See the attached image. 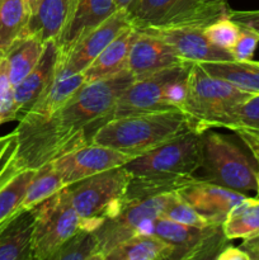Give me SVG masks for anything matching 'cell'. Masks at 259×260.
I'll list each match as a JSON object with an SVG mask.
<instances>
[{
  "instance_id": "f35d334b",
  "label": "cell",
  "mask_w": 259,
  "mask_h": 260,
  "mask_svg": "<svg viewBox=\"0 0 259 260\" xmlns=\"http://www.w3.org/2000/svg\"><path fill=\"white\" fill-rule=\"evenodd\" d=\"M216 260H250V256L240 246L235 248V246H231L228 244L218 253V255L216 256Z\"/></svg>"
},
{
  "instance_id": "d6986e66",
  "label": "cell",
  "mask_w": 259,
  "mask_h": 260,
  "mask_svg": "<svg viewBox=\"0 0 259 260\" xmlns=\"http://www.w3.org/2000/svg\"><path fill=\"white\" fill-rule=\"evenodd\" d=\"M60 57V56H58ZM85 84V78L83 73L70 74L60 62L58 58L57 70L53 76L52 83L50 84L45 93L36 101L19 119H28V121H42V119L50 118L56 113L73 94Z\"/></svg>"
},
{
  "instance_id": "f1b7e54d",
  "label": "cell",
  "mask_w": 259,
  "mask_h": 260,
  "mask_svg": "<svg viewBox=\"0 0 259 260\" xmlns=\"http://www.w3.org/2000/svg\"><path fill=\"white\" fill-rule=\"evenodd\" d=\"M36 169H22L0 189V225L20 210Z\"/></svg>"
},
{
  "instance_id": "d4e9b609",
  "label": "cell",
  "mask_w": 259,
  "mask_h": 260,
  "mask_svg": "<svg viewBox=\"0 0 259 260\" xmlns=\"http://www.w3.org/2000/svg\"><path fill=\"white\" fill-rule=\"evenodd\" d=\"M202 68L211 75L226 80L248 93H259V61H217L203 62Z\"/></svg>"
},
{
  "instance_id": "5bb4252c",
  "label": "cell",
  "mask_w": 259,
  "mask_h": 260,
  "mask_svg": "<svg viewBox=\"0 0 259 260\" xmlns=\"http://www.w3.org/2000/svg\"><path fill=\"white\" fill-rule=\"evenodd\" d=\"M175 193L213 226H222L229 212L248 197L244 193L203 179L189 183Z\"/></svg>"
},
{
  "instance_id": "3957f363",
  "label": "cell",
  "mask_w": 259,
  "mask_h": 260,
  "mask_svg": "<svg viewBox=\"0 0 259 260\" xmlns=\"http://www.w3.org/2000/svg\"><path fill=\"white\" fill-rule=\"evenodd\" d=\"M250 95L251 93L208 74L201 63L192 62L179 109L184 113L190 131L201 135L207 129L221 128L229 112Z\"/></svg>"
},
{
  "instance_id": "52a82bcc",
  "label": "cell",
  "mask_w": 259,
  "mask_h": 260,
  "mask_svg": "<svg viewBox=\"0 0 259 260\" xmlns=\"http://www.w3.org/2000/svg\"><path fill=\"white\" fill-rule=\"evenodd\" d=\"M131 178L192 179L201 168V135L188 131L123 165Z\"/></svg>"
},
{
  "instance_id": "484cf974",
  "label": "cell",
  "mask_w": 259,
  "mask_h": 260,
  "mask_svg": "<svg viewBox=\"0 0 259 260\" xmlns=\"http://www.w3.org/2000/svg\"><path fill=\"white\" fill-rule=\"evenodd\" d=\"M222 231L230 241L259 236V197H246L236 205L223 221Z\"/></svg>"
},
{
  "instance_id": "1f68e13d",
  "label": "cell",
  "mask_w": 259,
  "mask_h": 260,
  "mask_svg": "<svg viewBox=\"0 0 259 260\" xmlns=\"http://www.w3.org/2000/svg\"><path fill=\"white\" fill-rule=\"evenodd\" d=\"M203 33L212 45L223 48V50L231 51L240 35V27L226 13L215 22L206 25L203 28Z\"/></svg>"
},
{
  "instance_id": "9c48e42d",
  "label": "cell",
  "mask_w": 259,
  "mask_h": 260,
  "mask_svg": "<svg viewBox=\"0 0 259 260\" xmlns=\"http://www.w3.org/2000/svg\"><path fill=\"white\" fill-rule=\"evenodd\" d=\"M175 197V192L142 200H123L116 215L106 218L94 234L98 240L99 259L123 241L135 235L154 234V221L161 216L168 203Z\"/></svg>"
},
{
  "instance_id": "2e32d148",
  "label": "cell",
  "mask_w": 259,
  "mask_h": 260,
  "mask_svg": "<svg viewBox=\"0 0 259 260\" xmlns=\"http://www.w3.org/2000/svg\"><path fill=\"white\" fill-rule=\"evenodd\" d=\"M183 62L185 61H183L174 48L164 40L151 33L137 29L127 63V69L135 80L147 78L164 69L180 65Z\"/></svg>"
},
{
  "instance_id": "6da1fadb",
  "label": "cell",
  "mask_w": 259,
  "mask_h": 260,
  "mask_svg": "<svg viewBox=\"0 0 259 260\" xmlns=\"http://www.w3.org/2000/svg\"><path fill=\"white\" fill-rule=\"evenodd\" d=\"M135 81L128 69L109 78L85 83L50 118L19 119L17 162L38 169L52 160L91 144L94 134L111 118L117 101Z\"/></svg>"
},
{
  "instance_id": "b9f144b4",
  "label": "cell",
  "mask_w": 259,
  "mask_h": 260,
  "mask_svg": "<svg viewBox=\"0 0 259 260\" xmlns=\"http://www.w3.org/2000/svg\"><path fill=\"white\" fill-rule=\"evenodd\" d=\"M41 0H24L25 3V8H27V12L28 14H29V17H32L33 14L36 13V10H37L38 8V4H40Z\"/></svg>"
},
{
  "instance_id": "5b68a950",
  "label": "cell",
  "mask_w": 259,
  "mask_h": 260,
  "mask_svg": "<svg viewBox=\"0 0 259 260\" xmlns=\"http://www.w3.org/2000/svg\"><path fill=\"white\" fill-rule=\"evenodd\" d=\"M190 65L192 62H183L135 80L118 98L109 119L163 109H179L184 101Z\"/></svg>"
},
{
  "instance_id": "74e56055",
  "label": "cell",
  "mask_w": 259,
  "mask_h": 260,
  "mask_svg": "<svg viewBox=\"0 0 259 260\" xmlns=\"http://www.w3.org/2000/svg\"><path fill=\"white\" fill-rule=\"evenodd\" d=\"M228 15L241 28L253 30L259 36V10H231Z\"/></svg>"
},
{
  "instance_id": "ac0fdd59",
  "label": "cell",
  "mask_w": 259,
  "mask_h": 260,
  "mask_svg": "<svg viewBox=\"0 0 259 260\" xmlns=\"http://www.w3.org/2000/svg\"><path fill=\"white\" fill-rule=\"evenodd\" d=\"M116 10L114 0H76L73 14L57 40L60 52H68L81 37L108 19Z\"/></svg>"
},
{
  "instance_id": "8fae6325",
  "label": "cell",
  "mask_w": 259,
  "mask_h": 260,
  "mask_svg": "<svg viewBox=\"0 0 259 260\" xmlns=\"http://www.w3.org/2000/svg\"><path fill=\"white\" fill-rule=\"evenodd\" d=\"M154 234L173 248L170 260L216 259L230 243L222 226L193 228L159 216L154 221Z\"/></svg>"
},
{
  "instance_id": "603a6c76",
  "label": "cell",
  "mask_w": 259,
  "mask_h": 260,
  "mask_svg": "<svg viewBox=\"0 0 259 260\" xmlns=\"http://www.w3.org/2000/svg\"><path fill=\"white\" fill-rule=\"evenodd\" d=\"M173 248L155 234L135 235L112 249L104 260H165L172 258Z\"/></svg>"
},
{
  "instance_id": "4fadbf2b",
  "label": "cell",
  "mask_w": 259,
  "mask_h": 260,
  "mask_svg": "<svg viewBox=\"0 0 259 260\" xmlns=\"http://www.w3.org/2000/svg\"><path fill=\"white\" fill-rule=\"evenodd\" d=\"M130 25L126 10L117 9L108 19L81 37L68 52H60L58 58L61 65L70 74L83 73L99 53Z\"/></svg>"
},
{
  "instance_id": "44dd1931",
  "label": "cell",
  "mask_w": 259,
  "mask_h": 260,
  "mask_svg": "<svg viewBox=\"0 0 259 260\" xmlns=\"http://www.w3.org/2000/svg\"><path fill=\"white\" fill-rule=\"evenodd\" d=\"M75 4L76 0H41L20 36H36L43 42L57 41L73 14Z\"/></svg>"
},
{
  "instance_id": "277c9868",
  "label": "cell",
  "mask_w": 259,
  "mask_h": 260,
  "mask_svg": "<svg viewBox=\"0 0 259 260\" xmlns=\"http://www.w3.org/2000/svg\"><path fill=\"white\" fill-rule=\"evenodd\" d=\"M201 179L246 194L258 192L256 164L235 139L207 129L201 134Z\"/></svg>"
},
{
  "instance_id": "f546056e",
  "label": "cell",
  "mask_w": 259,
  "mask_h": 260,
  "mask_svg": "<svg viewBox=\"0 0 259 260\" xmlns=\"http://www.w3.org/2000/svg\"><path fill=\"white\" fill-rule=\"evenodd\" d=\"M51 260H101L94 231L79 230L53 254Z\"/></svg>"
},
{
  "instance_id": "30bf717a",
  "label": "cell",
  "mask_w": 259,
  "mask_h": 260,
  "mask_svg": "<svg viewBox=\"0 0 259 260\" xmlns=\"http://www.w3.org/2000/svg\"><path fill=\"white\" fill-rule=\"evenodd\" d=\"M35 212L33 259L51 260L53 254L81 230V218L71 205L68 187L32 208Z\"/></svg>"
},
{
  "instance_id": "7bdbcfd3",
  "label": "cell",
  "mask_w": 259,
  "mask_h": 260,
  "mask_svg": "<svg viewBox=\"0 0 259 260\" xmlns=\"http://www.w3.org/2000/svg\"><path fill=\"white\" fill-rule=\"evenodd\" d=\"M205 2L210 4H228V0H205Z\"/></svg>"
},
{
  "instance_id": "e575fe53",
  "label": "cell",
  "mask_w": 259,
  "mask_h": 260,
  "mask_svg": "<svg viewBox=\"0 0 259 260\" xmlns=\"http://www.w3.org/2000/svg\"><path fill=\"white\" fill-rule=\"evenodd\" d=\"M18 118L14 99V86L9 78L8 61L5 56L0 57V124Z\"/></svg>"
},
{
  "instance_id": "836d02e7",
  "label": "cell",
  "mask_w": 259,
  "mask_h": 260,
  "mask_svg": "<svg viewBox=\"0 0 259 260\" xmlns=\"http://www.w3.org/2000/svg\"><path fill=\"white\" fill-rule=\"evenodd\" d=\"M161 217L172 220L174 222L182 223V225L193 226V228H206V226L211 225L192 206H189L187 202L180 200L177 196V193H175V197L168 203L165 210L163 211Z\"/></svg>"
},
{
  "instance_id": "7402d4cb",
  "label": "cell",
  "mask_w": 259,
  "mask_h": 260,
  "mask_svg": "<svg viewBox=\"0 0 259 260\" xmlns=\"http://www.w3.org/2000/svg\"><path fill=\"white\" fill-rule=\"evenodd\" d=\"M137 29L132 25L122 30L103 51L98 57L83 71L85 83L109 78L121 71L126 70L128 63L130 50L132 47Z\"/></svg>"
},
{
  "instance_id": "8992f818",
  "label": "cell",
  "mask_w": 259,
  "mask_h": 260,
  "mask_svg": "<svg viewBox=\"0 0 259 260\" xmlns=\"http://www.w3.org/2000/svg\"><path fill=\"white\" fill-rule=\"evenodd\" d=\"M130 178L128 172L118 167L68 185L71 205L81 218V229L94 231L106 218L116 215Z\"/></svg>"
},
{
  "instance_id": "8d00e7d4",
  "label": "cell",
  "mask_w": 259,
  "mask_h": 260,
  "mask_svg": "<svg viewBox=\"0 0 259 260\" xmlns=\"http://www.w3.org/2000/svg\"><path fill=\"white\" fill-rule=\"evenodd\" d=\"M234 132L238 135L239 140L243 142L244 146L249 150V152L251 154L256 164V173H258V192H256V197H259V129L241 128L236 129Z\"/></svg>"
},
{
  "instance_id": "cb8c5ba5",
  "label": "cell",
  "mask_w": 259,
  "mask_h": 260,
  "mask_svg": "<svg viewBox=\"0 0 259 260\" xmlns=\"http://www.w3.org/2000/svg\"><path fill=\"white\" fill-rule=\"evenodd\" d=\"M46 42L36 36H20L5 53L13 86L19 84L40 61Z\"/></svg>"
},
{
  "instance_id": "83f0119b",
  "label": "cell",
  "mask_w": 259,
  "mask_h": 260,
  "mask_svg": "<svg viewBox=\"0 0 259 260\" xmlns=\"http://www.w3.org/2000/svg\"><path fill=\"white\" fill-rule=\"evenodd\" d=\"M65 187L66 184L63 183L62 178L53 169L51 162L42 165L36 169L35 175L28 185L20 210H32L33 207L40 205L47 198L52 197Z\"/></svg>"
},
{
  "instance_id": "d6a6232c",
  "label": "cell",
  "mask_w": 259,
  "mask_h": 260,
  "mask_svg": "<svg viewBox=\"0 0 259 260\" xmlns=\"http://www.w3.org/2000/svg\"><path fill=\"white\" fill-rule=\"evenodd\" d=\"M17 147L15 131L0 136V189L22 170L17 162Z\"/></svg>"
},
{
  "instance_id": "9a60e30c",
  "label": "cell",
  "mask_w": 259,
  "mask_h": 260,
  "mask_svg": "<svg viewBox=\"0 0 259 260\" xmlns=\"http://www.w3.org/2000/svg\"><path fill=\"white\" fill-rule=\"evenodd\" d=\"M164 40L185 62H217L234 60L230 51L212 45L201 27H173L142 29Z\"/></svg>"
},
{
  "instance_id": "4dcf8cb0",
  "label": "cell",
  "mask_w": 259,
  "mask_h": 260,
  "mask_svg": "<svg viewBox=\"0 0 259 260\" xmlns=\"http://www.w3.org/2000/svg\"><path fill=\"white\" fill-rule=\"evenodd\" d=\"M222 128L231 131L241 128L259 129V93L251 94L234 107L223 119Z\"/></svg>"
},
{
  "instance_id": "e0dca14e",
  "label": "cell",
  "mask_w": 259,
  "mask_h": 260,
  "mask_svg": "<svg viewBox=\"0 0 259 260\" xmlns=\"http://www.w3.org/2000/svg\"><path fill=\"white\" fill-rule=\"evenodd\" d=\"M58 56H60V50H58L57 41H47L36 68L14 86L15 107L18 112L17 119L29 111L30 107L52 83L53 76L57 70Z\"/></svg>"
},
{
  "instance_id": "ab89813d",
  "label": "cell",
  "mask_w": 259,
  "mask_h": 260,
  "mask_svg": "<svg viewBox=\"0 0 259 260\" xmlns=\"http://www.w3.org/2000/svg\"><path fill=\"white\" fill-rule=\"evenodd\" d=\"M240 248L244 251L248 253V255L251 259H259V236H255L253 239H248V240H244L243 244L240 245Z\"/></svg>"
},
{
  "instance_id": "60d3db41",
  "label": "cell",
  "mask_w": 259,
  "mask_h": 260,
  "mask_svg": "<svg viewBox=\"0 0 259 260\" xmlns=\"http://www.w3.org/2000/svg\"><path fill=\"white\" fill-rule=\"evenodd\" d=\"M135 3H136V0H114V4H116L117 9L126 10V12L131 9V7Z\"/></svg>"
},
{
  "instance_id": "ba28073f",
  "label": "cell",
  "mask_w": 259,
  "mask_h": 260,
  "mask_svg": "<svg viewBox=\"0 0 259 260\" xmlns=\"http://www.w3.org/2000/svg\"><path fill=\"white\" fill-rule=\"evenodd\" d=\"M228 4L205 0H136L127 10L130 24L136 29L173 27L205 28L228 13Z\"/></svg>"
},
{
  "instance_id": "7c38bea8",
  "label": "cell",
  "mask_w": 259,
  "mask_h": 260,
  "mask_svg": "<svg viewBox=\"0 0 259 260\" xmlns=\"http://www.w3.org/2000/svg\"><path fill=\"white\" fill-rule=\"evenodd\" d=\"M134 157L104 145L89 144L52 160L51 164L68 187L98 173L123 167Z\"/></svg>"
},
{
  "instance_id": "d590c367",
  "label": "cell",
  "mask_w": 259,
  "mask_h": 260,
  "mask_svg": "<svg viewBox=\"0 0 259 260\" xmlns=\"http://www.w3.org/2000/svg\"><path fill=\"white\" fill-rule=\"evenodd\" d=\"M259 45V36L254 33L253 30H249L246 28L240 27V35H239L238 41L231 48L230 52L233 53L234 60L246 61L251 60L254 52L258 48Z\"/></svg>"
},
{
  "instance_id": "4316f807",
  "label": "cell",
  "mask_w": 259,
  "mask_h": 260,
  "mask_svg": "<svg viewBox=\"0 0 259 260\" xmlns=\"http://www.w3.org/2000/svg\"><path fill=\"white\" fill-rule=\"evenodd\" d=\"M28 19L24 0H0V57L17 41Z\"/></svg>"
},
{
  "instance_id": "ffe728a7",
  "label": "cell",
  "mask_w": 259,
  "mask_h": 260,
  "mask_svg": "<svg viewBox=\"0 0 259 260\" xmlns=\"http://www.w3.org/2000/svg\"><path fill=\"white\" fill-rule=\"evenodd\" d=\"M33 210H19L0 225V260H32Z\"/></svg>"
},
{
  "instance_id": "7a4b0ae2",
  "label": "cell",
  "mask_w": 259,
  "mask_h": 260,
  "mask_svg": "<svg viewBox=\"0 0 259 260\" xmlns=\"http://www.w3.org/2000/svg\"><path fill=\"white\" fill-rule=\"evenodd\" d=\"M188 131L189 124L180 109H163L109 119L94 134L91 144L137 156Z\"/></svg>"
}]
</instances>
